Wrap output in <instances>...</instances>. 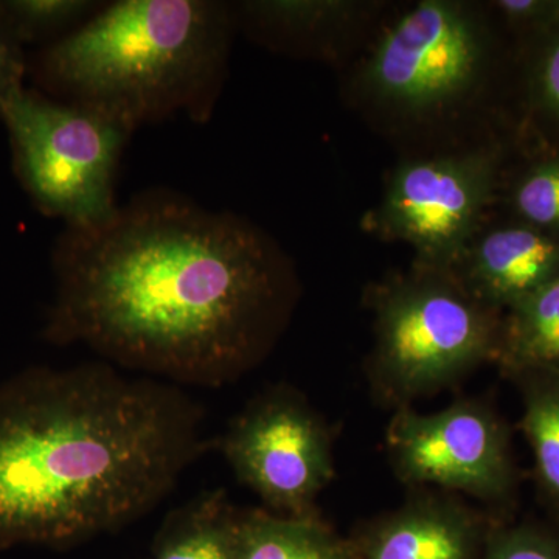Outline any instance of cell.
Here are the masks:
<instances>
[{
	"label": "cell",
	"instance_id": "1",
	"mask_svg": "<svg viewBox=\"0 0 559 559\" xmlns=\"http://www.w3.org/2000/svg\"><path fill=\"white\" fill-rule=\"evenodd\" d=\"M44 337L175 385L221 388L253 369L286 329L296 267L267 231L168 190L105 223L66 227L51 253Z\"/></svg>",
	"mask_w": 559,
	"mask_h": 559
},
{
	"label": "cell",
	"instance_id": "2",
	"mask_svg": "<svg viewBox=\"0 0 559 559\" xmlns=\"http://www.w3.org/2000/svg\"><path fill=\"white\" fill-rule=\"evenodd\" d=\"M207 450L178 385L108 362L0 382V550L76 543L159 506Z\"/></svg>",
	"mask_w": 559,
	"mask_h": 559
},
{
	"label": "cell",
	"instance_id": "3",
	"mask_svg": "<svg viewBox=\"0 0 559 559\" xmlns=\"http://www.w3.org/2000/svg\"><path fill=\"white\" fill-rule=\"evenodd\" d=\"M238 32L219 0H119L28 57L35 90L91 106L132 132L212 119Z\"/></svg>",
	"mask_w": 559,
	"mask_h": 559
},
{
	"label": "cell",
	"instance_id": "4",
	"mask_svg": "<svg viewBox=\"0 0 559 559\" xmlns=\"http://www.w3.org/2000/svg\"><path fill=\"white\" fill-rule=\"evenodd\" d=\"M495 49L484 7L421 0L377 28L356 66L353 94L393 130L441 127L476 108Z\"/></svg>",
	"mask_w": 559,
	"mask_h": 559
},
{
	"label": "cell",
	"instance_id": "5",
	"mask_svg": "<svg viewBox=\"0 0 559 559\" xmlns=\"http://www.w3.org/2000/svg\"><path fill=\"white\" fill-rule=\"evenodd\" d=\"M369 296L374 342L367 377L374 399L393 411L496 359L499 311L471 296L450 270L415 261Z\"/></svg>",
	"mask_w": 559,
	"mask_h": 559
},
{
	"label": "cell",
	"instance_id": "6",
	"mask_svg": "<svg viewBox=\"0 0 559 559\" xmlns=\"http://www.w3.org/2000/svg\"><path fill=\"white\" fill-rule=\"evenodd\" d=\"M13 171L33 205L66 227H92L116 213V182L130 128L91 106L21 87L3 100Z\"/></svg>",
	"mask_w": 559,
	"mask_h": 559
},
{
	"label": "cell",
	"instance_id": "7",
	"mask_svg": "<svg viewBox=\"0 0 559 559\" xmlns=\"http://www.w3.org/2000/svg\"><path fill=\"white\" fill-rule=\"evenodd\" d=\"M499 159L498 148L481 145L404 162L367 218L370 229L407 242L417 263L450 270L484 226L498 186Z\"/></svg>",
	"mask_w": 559,
	"mask_h": 559
},
{
	"label": "cell",
	"instance_id": "8",
	"mask_svg": "<svg viewBox=\"0 0 559 559\" xmlns=\"http://www.w3.org/2000/svg\"><path fill=\"white\" fill-rule=\"evenodd\" d=\"M219 450L264 510L293 518L319 514L316 502L334 479L333 437L296 390L275 388L250 401L221 437Z\"/></svg>",
	"mask_w": 559,
	"mask_h": 559
},
{
	"label": "cell",
	"instance_id": "9",
	"mask_svg": "<svg viewBox=\"0 0 559 559\" xmlns=\"http://www.w3.org/2000/svg\"><path fill=\"white\" fill-rule=\"evenodd\" d=\"M385 450L400 481L412 489L506 502L514 488L509 430L480 400H459L447 409L393 411Z\"/></svg>",
	"mask_w": 559,
	"mask_h": 559
},
{
	"label": "cell",
	"instance_id": "10",
	"mask_svg": "<svg viewBox=\"0 0 559 559\" xmlns=\"http://www.w3.org/2000/svg\"><path fill=\"white\" fill-rule=\"evenodd\" d=\"M492 528L460 496L414 489L403 506L364 524L349 543L356 559H481Z\"/></svg>",
	"mask_w": 559,
	"mask_h": 559
},
{
	"label": "cell",
	"instance_id": "11",
	"mask_svg": "<svg viewBox=\"0 0 559 559\" xmlns=\"http://www.w3.org/2000/svg\"><path fill=\"white\" fill-rule=\"evenodd\" d=\"M238 31L277 53L347 60L382 10L358 0H249L231 3Z\"/></svg>",
	"mask_w": 559,
	"mask_h": 559
},
{
	"label": "cell",
	"instance_id": "12",
	"mask_svg": "<svg viewBox=\"0 0 559 559\" xmlns=\"http://www.w3.org/2000/svg\"><path fill=\"white\" fill-rule=\"evenodd\" d=\"M471 296L511 310L559 272V237L522 226H484L450 267Z\"/></svg>",
	"mask_w": 559,
	"mask_h": 559
},
{
	"label": "cell",
	"instance_id": "13",
	"mask_svg": "<svg viewBox=\"0 0 559 559\" xmlns=\"http://www.w3.org/2000/svg\"><path fill=\"white\" fill-rule=\"evenodd\" d=\"M234 559H356L352 543L341 538L319 514L293 518L271 511H238Z\"/></svg>",
	"mask_w": 559,
	"mask_h": 559
},
{
	"label": "cell",
	"instance_id": "14",
	"mask_svg": "<svg viewBox=\"0 0 559 559\" xmlns=\"http://www.w3.org/2000/svg\"><path fill=\"white\" fill-rule=\"evenodd\" d=\"M495 360L518 377H559V272L502 319Z\"/></svg>",
	"mask_w": 559,
	"mask_h": 559
},
{
	"label": "cell",
	"instance_id": "15",
	"mask_svg": "<svg viewBox=\"0 0 559 559\" xmlns=\"http://www.w3.org/2000/svg\"><path fill=\"white\" fill-rule=\"evenodd\" d=\"M238 511L224 491H210L173 511L154 559H234Z\"/></svg>",
	"mask_w": 559,
	"mask_h": 559
},
{
	"label": "cell",
	"instance_id": "16",
	"mask_svg": "<svg viewBox=\"0 0 559 559\" xmlns=\"http://www.w3.org/2000/svg\"><path fill=\"white\" fill-rule=\"evenodd\" d=\"M522 428L547 498L559 507V377L530 374Z\"/></svg>",
	"mask_w": 559,
	"mask_h": 559
},
{
	"label": "cell",
	"instance_id": "17",
	"mask_svg": "<svg viewBox=\"0 0 559 559\" xmlns=\"http://www.w3.org/2000/svg\"><path fill=\"white\" fill-rule=\"evenodd\" d=\"M97 0H0V22L22 47L64 38L94 16Z\"/></svg>",
	"mask_w": 559,
	"mask_h": 559
},
{
	"label": "cell",
	"instance_id": "18",
	"mask_svg": "<svg viewBox=\"0 0 559 559\" xmlns=\"http://www.w3.org/2000/svg\"><path fill=\"white\" fill-rule=\"evenodd\" d=\"M514 209L527 226L557 235L559 231V160L530 170L514 190Z\"/></svg>",
	"mask_w": 559,
	"mask_h": 559
},
{
	"label": "cell",
	"instance_id": "19",
	"mask_svg": "<svg viewBox=\"0 0 559 559\" xmlns=\"http://www.w3.org/2000/svg\"><path fill=\"white\" fill-rule=\"evenodd\" d=\"M481 559H559V538L533 525H495Z\"/></svg>",
	"mask_w": 559,
	"mask_h": 559
},
{
	"label": "cell",
	"instance_id": "20",
	"mask_svg": "<svg viewBox=\"0 0 559 559\" xmlns=\"http://www.w3.org/2000/svg\"><path fill=\"white\" fill-rule=\"evenodd\" d=\"M547 40L535 70V92L540 106L547 114L559 120V28Z\"/></svg>",
	"mask_w": 559,
	"mask_h": 559
},
{
	"label": "cell",
	"instance_id": "21",
	"mask_svg": "<svg viewBox=\"0 0 559 559\" xmlns=\"http://www.w3.org/2000/svg\"><path fill=\"white\" fill-rule=\"evenodd\" d=\"M28 75V57L24 47L0 22V106L14 91L24 87Z\"/></svg>",
	"mask_w": 559,
	"mask_h": 559
},
{
	"label": "cell",
	"instance_id": "22",
	"mask_svg": "<svg viewBox=\"0 0 559 559\" xmlns=\"http://www.w3.org/2000/svg\"><path fill=\"white\" fill-rule=\"evenodd\" d=\"M491 5L502 20L514 27L535 25L543 31L549 28L551 9H554V2H544V0H499Z\"/></svg>",
	"mask_w": 559,
	"mask_h": 559
}]
</instances>
